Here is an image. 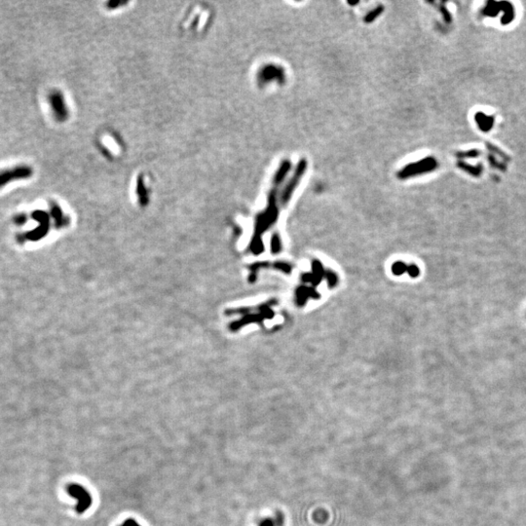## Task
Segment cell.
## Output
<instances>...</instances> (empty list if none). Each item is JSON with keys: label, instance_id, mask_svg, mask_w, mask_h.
<instances>
[{"label": "cell", "instance_id": "1", "mask_svg": "<svg viewBox=\"0 0 526 526\" xmlns=\"http://www.w3.org/2000/svg\"><path fill=\"white\" fill-rule=\"evenodd\" d=\"M33 170L27 165L16 166L11 169L0 171V188L16 181H23L32 178Z\"/></svg>", "mask_w": 526, "mask_h": 526}, {"label": "cell", "instance_id": "2", "mask_svg": "<svg viewBox=\"0 0 526 526\" xmlns=\"http://www.w3.org/2000/svg\"><path fill=\"white\" fill-rule=\"evenodd\" d=\"M67 493L78 500L76 505V511L78 513L85 512L92 505V496L91 494L81 485L72 483L67 486Z\"/></svg>", "mask_w": 526, "mask_h": 526}, {"label": "cell", "instance_id": "3", "mask_svg": "<svg viewBox=\"0 0 526 526\" xmlns=\"http://www.w3.org/2000/svg\"><path fill=\"white\" fill-rule=\"evenodd\" d=\"M438 166V163L437 161L434 159V158H426V159H423L417 163H413L411 165H409L407 166L403 171H401V173L399 174V177L400 178H403V179H406V178H409V177H413V176H416V175H420V174H424V173H428V172H431L433 170H435Z\"/></svg>", "mask_w": 526, "mask_h": 526}, {"label": "cell", "instance_id": "4", "mask_svg": "<svg viewBox=\"0 0 526 526\" xmlns=\"http://www.w3.org/2000/svg\"><path fill=\"white\" fill-rule=\"evenodd\" d=\"M49 101L56 119L58 121H65L67 118V108L62 93L58 91L52 92L49 96Z\"/></svg>", "mask_w": 526, "mask_h": 526}, {"label": "cell", "instance_id": "5", "mask_svg": "<svg viewBox=\"0 0 526 526\" xmlns=\"http://www.w3.org/2000/svg\"><path fill=\"white\" fill-rule=\"evenodd\" d=\"M306 167H307V163L305 160H301L299 161L297 167H296V170L295 172V175H294V178L292 179V181L289 182V184L287 185V187L285 188L284 192H283V195H282V200L283 202H287L292 193L294 192V190L296 189V187L297 186V184L299 183L302 176L304 175V172L306 170Z\"/></svg>", "mask_w": 526, "mask_h": 526}, {"label": "cell", "instance_id": "6", "mask_svg": "<svg viewBox=\"0 0 526 526\" xmlns=\"http://www.w3.org/2000/svg\"><path fill=\"white\" fill-rule=\"evenodd\" d=\"M476 121L477 123L478 124L479 128L486 132V131H489L491 128H492V125H493V118L490 117V116H486L484 115L483 113H477L476 115Z\"/></svg>", "mask_w": 526, "mask_h": 526}, {"label": "cell", "instance_id": "7", "mask_svg": "<svg viewBox=\"0 0 526 526\" xmlns=\"http://www.w3.org/2000/svg\"><path fill=\"white\" fill-rule=\"evenodd\" d=\"M290 168H291V163L289 161H286V162H284L282 164V166H281V168H280V170L277 173L276 178H275V182L277 184H280L284 181V179H285L286 175L288 174Z\"/></svg>", "mask_w": 526, "mask_h": 526}, {"label": "cell", "instance_id": "8", "mask_svg": "<svg viewBox=\"0 0 526 526\" xmlns=\"http://www.w3.org/2000/svg\"><path fill=\"white\" fill-rule=\"evenodd\" d=\"M383 10H384V9H383V6H378V7H376L374 10H372L370 13L367 14V16L365 17L364 21H365L366 23H370V22L374 21V20H375V19L383 12Z\"/></svg>", "mask_w": 526, "mask_h": 526}, {"label": "cell", "instance_id": "9", "mask_svg": "<svg viewBox=\"0 0 526 526\" xmlns=\"http://www.w3.org/2000/svg\"><path fill=\"white\" fill-rule=\"evenodd\" d=\"M122 526H140L134 519L132 518H129L127 520H125V522L123 523Z\"/></svg>", "mask_w": 526, "mask_h": 526}, {"label": "cell", "instance_id": "10", "mask_svg": "<svg viewBox=\"0 0 526 526\" xmlns=\"http://www.w3.org/2000/svg\"><path fill=\"white\" fill-rule=\"evenodd\" d=\"M260 526H272V525H271L270 521H264Z\"/></svg>", "mask_w": 526, "mask_h": 526}]
</instances>
